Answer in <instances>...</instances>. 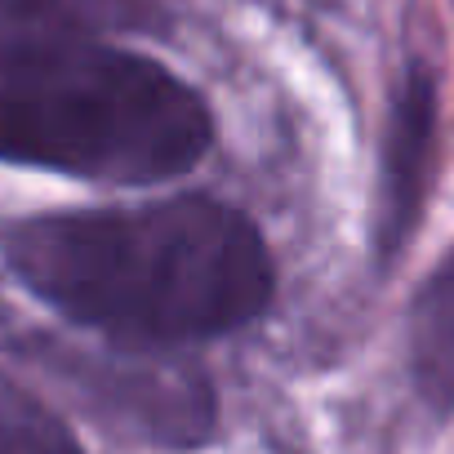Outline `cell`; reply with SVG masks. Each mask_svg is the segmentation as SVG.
I'll return each mask as SVG.
<instances>
[{
	"label": "cell",
	"instance_id": "obj_1",
	"mask_svg": "<svg viewBox=\"0 0 454 454\" xmlns=\"http://www.w3.org/2000/svg\"><path fill=\"white\" fill-rule=\"evenodd\" d=\"M5 259L59 317L121 348H174L250 325L272 303L259 227L209 196L14 223Z\"/></svg>",
	"mask_w": 454,
	"mask_h": 454
},
{
	"label": "cell",
	"instance_id": "obj_2",
	"mask_svg": "<svg viewBox=\"0 0 454 454\" xmlns=\"http://www.w3.org/2000/svg\"><path fill=\"white\" fill-rule=\"evenodd\" d=\"M196 90L103 45H0V160L90 183H165L209 152Z\"/></svg>",
	"mask_w": 454,
	"mask_h": 454
},
{
	"label": "cell",
	"instance_id": "obj_3",
	"mask_svg": "<svg viewBox=\"0 0 454 454\" xmlns=\"http://www.w3.org/2000/svg\"><path fill=\"white\" fill-rule=\"evenodd\" d=\"M436 147V81L427 67H410L392 98L383 129V200H379V259L392 263L414 232L423 209V187Z\"/></svg>",
	"mask_w": 454,
	"mask_h": 454
},
{
	"label": "cell",
	"instance_id": "obj_4",
	"mask_svg": "<svg viewBox=\"0 0 454 454\" xmlns=\"http://www.w3.org/2000/svg\"><path fill=\"white\" fill-rule=\"evenodd\" d=\"M160 23V0H0V45H107V36L152 32Z\"/></svg>",
	"mask_w": 454,
	"mask_h": 454
},
{
	"label": "cell",
	"instance_id": "obj_5",
	"mask_svg": "<svg viewBox=\"0 0 454 454\" xmlns=\"http://www.w3.org/2000/svg\"><path fill=\"white\" fill-rule=\"evenodd\" d=\"M410 370L419 396L454 414V250L436 263L410 308Z\"/></svg>",
	"mask_w": 454,
	"mask_h": 454
},
{
	"label": "cell",
	"instance_id": "obj_6",
	"mask_svg": "<svg viewBox=\"0 0 454 454\" xmlns=\"http://www.w3.org/2000/svg\"><path fill=\"white\" fill-rule=\"evenodd\" d=\"M0 454H85L76 432L27 387L0 374Z\"/></svg>",
	"mask_w": 454,
	"mask_h": 454
}]
</instances>
